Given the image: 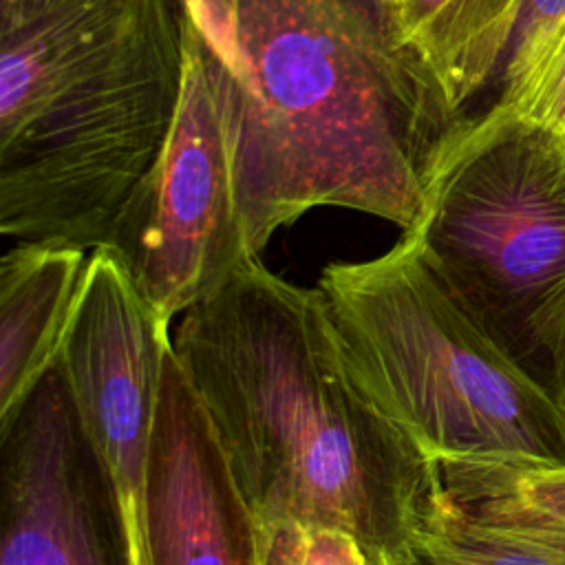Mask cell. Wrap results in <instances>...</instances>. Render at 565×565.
<instances>
[{"label":"cell","mask_w":565,"mask_h":565,"mask_svg":"<svg viewBox=\"0 0 565 565\" xmlns=\"http://www.w3.org/2000/svg\"><path fill=\"white\" fill-rule=\"evenodd\" d=\"M263 565H369L362 547L342 530L278 523L260 530Z\"/></svg>","instance_id":"9a60e30c"},{"label":"cell","mask_w":565,"mask_h":565,"mask_svg":"<svg viewBox=\"0 0 565 565\" xmlns=\"http://www.w3.org/2000/svg\"><path fill=\"white\" fill-rule=\"evenodd\" d=\"M210 44L252 256L313 207L413 232L463 121L391 0H185Z\"/></svg>","instance_id":"6da1fadb"},{"label":"cell","mask_w":565,"mask_h":565,"mask_svg":"<svg viewBox=\"0 0 565 565\" xmlns=\"http://www.w3.org/2000/svg\"><path fill=\"white\" fill-rule=\"evenodd\" d=\"M527 0H391L406 40L428 62L455 108L505 60Z\"/></svg>","instance_id":"8fae6325"},{"label":"cell","mask_w":565,"mask_h":565,"mask_svg":"<svg viewBox=\"0 0 565 565\" xmlns=\"http://www.w3.org/2000/svg\"><path fill=\"white\" fill-rule=\"evenodd\" d=\"M565 40V0H527L503 64V88L492 104L525 115Z\"/></svg>","instance_id":"5bb4252c"},{"label":"cell","mask_w":565,"mask_h":565,"mask_svg":"<svg viewBox=\"0 0 565 565\" xmlns=\"http://www.w3.org/2000/svg\"><path fill=\"white\" fill-rule=\"evenodd\" d=\"M174 353L258 527L342 530L369 565H402L439 468L353 380L322 291L247 258L181 313Z\"/></svg>","instance_id":"7a4b0ae2"},{"label":"cell","mask_w":565,"mask_h":565,"mask_svg":"<svg viewBox=\"0 0 565 565\" xmlns=\"http://www.w3.org/2000/svg\"><path fill=\"white\" fill-rule=\"evenodd\" d=\"M185 0H0V230L95 252L159 159Z\"/></svg>","instance_id":"3957f363"},{"label":"cell","mask_w":565,"mask_h":565,"mask_svg":"<svg viewBox=\"0 0 565 565\" xmlns=\"http://www.w3.org/2000/svg\"><path fill=\"white\" fill-rule=\"evenodd\" d=\"M437 468L452 505L565 561V466L441 459Z\"/></svg>","instance_id":"7c38bea8"},{"label":"cell","mask_w":565,"mask_h":565,"mask_svg":"<svg viewBox=\"0 0 565 565\" xmlns=\"http://www.w3.org/2000/svg\"><path fill=\"white\" fill-rule=\"evenodd\" d=\"M318 289L353 380L428 457L565 466V404L446 294L411 232L327 265Z\"/></svg>","instance_id":"277c9868"},{"label":"cell","mask_w":565,"mask_h":565,"mask_svg":"<svg viewBox=\"0 0 565 565\" xmlns=\"http://www.w3.org/2000/svg\"><path fill=\"white\" fill-rule=\"evenodd\" d=\"M532 373L565 404V285L532 324Z\"/></svg>","instance_id":"2e32d148"},{"label":"cell","mask_w":565,"mask_h":565,"mask_svg":"<svg viewBox=\"0 0 565 565\" xmlns=\"http://www.w3.org/2000/svg\"><path fill=\"white\" fill-rule=\"evenodd\" d=\"M525 117L545 121L550 126H561L565 121V40L554 55Z\"/></svg>","instance_id":"e0dca14e"},{"label":"cell","mask_w":565,"mask_h":565,"mask_svg":"<svg viewBox=\"0 0 565 565\" xmlns=\"http://www.w3.org/2000/svg\"><path fill=\"white\" fill-rule=\"evenodd\" d=\"M168 327L113 252H90L57 366L117 501L130 565H150L146 483L163 360L172 347Z\"/></svg>","instance_id":"52a82bcc"},{"label":"cell","mask_w":565,"mask_h":565,"mask_svg":"<svg viewBox=\"0 0 565 565\" xmlns=\"http://www.w3.org/2000/svg\"><path fill=\"white\" fill-rule=\"evenodd\" d=\"M102 249L115 254L166 322L212 296L252 258L236 207L218 68L190 11L172 130Z\"/></svg>","instance_id":"8992f818"},{"label":"cell","mask_w":565,"mask_h":565,"mask_svg":"<svg viewBox=\"0 0 565 565\" xmlns=\"http://www.w3.org/2000/svg\"><path fill=\"white\" fill-rule=\"evenodd\" d=\"M411 234L446 294L532 373V324L565 285L558 128L497 106L463 117L435 163L424 218Z\"/></svg>","instance_id":"5b68a950"},{"label":"cell","mask_w":565,"mask_h":565,"mask_svg":"<svg viewBox=\"0 0 565 565\" xmlns=\"http://www.w3.org/2000/svg\"><path fill=\"white\" fill-rule=\"evenodd\" d=\"M146 545L150 565H263L256 516L174 347L161 373Z\"/></svg>","instance_id":"9c48e42d"},{"label":"cell","mask_w":565,"mask_h":565,"mask_svg":"<svg viewBox=\"0 0 565 565\" xmlns=\"http://www.w3.org/2000/svg\"><path fill=\"white\" fill-rule=\"evenodd\" d=\"M554 128H558V132H561V135H563V139H565V121H563L561 126H554Z\"/></svg>","instance_id":"ac0fdd59"},{"label":"cell","mask_w":565,"mask_h":565,"mask_svg":"<svg viewBox=\"0 0 565 565\" xmlns=\"http://www.w3.org/2000/svg\"><path fill=\"white\" fill-rule=\"evenodd\" d=\"M90 252L18 243L0 263V424L57 364Z\"/></svg>","instance_id":"30bf717a"},{"label":"cell","mask_w":565,"mask_h":565,"mask_svg":"<svg viewBox=\"0 0 565 565\" xmlns=\"http://www.w3.org/2000/svg\"><path fill=\"white\" fill-rule=\"evenodd\" d=\"M402 565H565V561L466 514L439 488L437 508Z\"/></svg>","instance_id":"4fadbf2b"},{"label":"cell","mask_w":565,"mask_h":565,"mask_svg":"<svg viewBox=\"0 0 565 565\" xmlns=\"http://www.w3.org/2000/svg\"><path fill=\"white\" fill-rule=\"evenodd\" d=\"M0 565H130L57 364L0 424Z\"/></svg>","instance_id":"ba28073f"}]
</instances>
